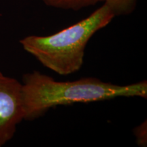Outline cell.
<instances>
[{"mask_svg": "<svg viewBox=\"0 0 147 147\" xmlns=\"http://www.w3.org/2000/svg\"><path fill=\"white\" fill-rule=\"evenodd\" d=\"M22 81L24 120L27 121L38 119L58 106L102 102L117 97L147 98L146 80L125 85L92 77L60 82L34 71L24 74Z\"/></svg>", "mask_w": 147, "mask_h": 147, "instance_id": "1", "label": "cell"}, {"mask_svg": "<svg viewBox=\"0 0 147 147\" xmlns=\"http://www.w3.org/2000/svg\"><path fill=\"white\" fill-rule=\"evenodd\" d=\"M115 15L105 3L88 17L54 34L28 36L19 41L26 52L54 72L67 76L80 70L87 43Z\"/></svg>", "mask_w": 147, "mask_h": 147, "instance_id": "2", "label": "cell"}, {"mask_svg": "<svg viewBox=\"0 0 147 147\" xmlns=\"http://www.w3.org/2000/svg\"><path fill=\"white\" fill-rule=\"evenodd\" d=\"M23 120L22 83L0 71V147L12 139Z\"/></svg>", "mask_w": 147, "mask_h": 147, "instance_id": "3", "label": "cell"}, {"mask_svg": "<svg viewBox=\"0 0 147 147\" xmlns=\"http://www.w3.org/2000/svg\"><path fill=\"white\" fill-rule=\"evenodd\" d=\"M48 6L64 10H78L94 5L104 0H41Z\"/></svg>", "mask_w": 147, "mask_h": 147, "instance_id": "4", "label": "cell"}, {"mask_svg": "<svg viewBox=\"0 0 147 147\" xmlns=\"http://www.w3.org/2000/svg\"><path fill=\"white\" fill-rule=\"evenodd\" d=\"M103 1L111 9L115 16L131 13L136 4V0H104Z\"/></svg>", "mask_w": 147, "mask_h": 147, "instance_id": "5", "label": "cell"}, {"mask_svg": "<svg viewBox=\"0 0 147 147\" xmlns=\"http://www.w3.org/2000/svg\"><path fill=\"white\" fill-rule=\"evenodd\" d=\"M134 135L136 140L137 144L141 147L147 146V123L146 120L133 130Z\"/></svg>", "mask_w": 147, "mask_h": 147, "instance_id": "6", "label": "cell"}]
</instances>
